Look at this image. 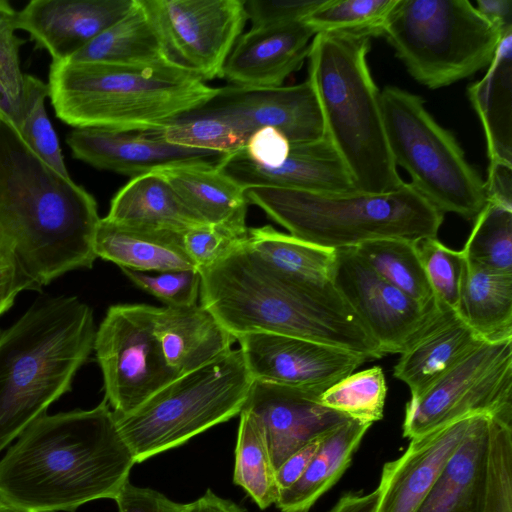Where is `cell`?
I'll return each mask as SVG.
<instances>
[{
    "instance_id": "9c48e42d",
    "label": "cell",
    "mask_w": 512,
    "mask_h": 512,
    "mask_svg": "<svg viewBox=\"0 0 512 512\" xmlns=\"http://www.w3.org/2000/svg\"><path fill=\"white\" fill-rule=\"evenodd\" d=\"M383 35L409 74L430 89L489 66L503 36L468 0H398Z\"/></svg>"
},
{
    "instance_id": "30bf717a",
    "label": "cell",
    "mask_w": 512,
    "mask_h": 512,
    "mask_svg": "<svg viewBox=\"0 0 512 512\" xmlns=\"http://www.w3.org/2000/svg\"><path fill=\"white\" fill-rule=\"evenodd\" d=\"M380 102L395 165L443 214L474 220L488 202L486 185L454 135L437 123L418 95L388 86L380 91Z\"/></svg>"
},
{
    "instance_id": "e0dca14e",
    "label": "cell",
    "mask_w": 512,
    "mask_h": 512,
    "mask_svg": "<svg viewBox=\"0 0 512 512\" xmlns=\"http://www.w3.org/2000/svg\"><path fill=\"white\" fill-rule=\"evenodd\" d=\"M322 392L254 381L242 411L257 422L275 471L294 452L350 418L323 406Z\"/></svg>"
},
{
    "instance_id": "60d3db41",
    "label": "cell",
    "mask_w": 512,
    "mask_h": 512,
    "mask_svg": "<svg viewBox=\"0 0 512 512\" xmlns=\"http://www.w3.org/2000/svg\"><path fill=\"white\" fill-rule=\"evenodd\" d=\"M415 246L436 300L458 312L467 266L462 251L445 246L437 237L422 238Z\"/></svg>"
},
{
    "instance_id": "74e56055",
    "label": "cell",
    "mask_w": 512,
    "mask_h": 512,
    "mask_svg": "<svg viewBox=\"0 0 512 512\" xmlns=\"http://www.w3.org/2000/svg\"><path fill=\"white\" fill-rule=\"evenodd\" d=\"M398 0H326L303 21L316 34L383 35Z\"/></svg>"
},
{
    "instance_id": "f907efd6",
    "label": "cell",
    "mask_w": 512,
    "mask_h": 512,
    "mask_svg": "<svg viewBox=\"0 0 512 512\" xmlns=\"http://www.w3.org/2000/svg\"><path fill=\"white\" fill-rule=\"evenodd\" d=\"M324 436L307 443L279 466L275 473L279 492L292 486L303 475Z\"/></svg>"
},
{
    "instance_id": "277c9868",
    "label": "cell",
    "mask_w": 512,
    "mask_h": 512,
    "mask_svg": "<svg viewBox=\"0 0 512 512\" xmlns=\"http://www.w3.org/2000/svg\"><path fill=\"white\" fill-rule=\"evenodd\" d=\"M95 335L76 297L41 302L0 333V451L71 389Z\"/></svg>"
},
{
    "instance_id": "d6a6232c",
    "label": "cell",
    "mask_w": 512,
    "mask_h": 512,
    "mask_svg": "<svg viewBox=\"0 0 512 512\" xmlns=\"http://www.w3.org/2000/svg\"><path fill=\"white\" fill-rule=\"evenodd\" d=\"M458 313L483 340L512 338V274L467 264Z\"/></svg>"
},
{
    "instance_id": "4316f807",
    "label": "cell",
    "mask_w": 512,
    "mask_h": 512,
    "mask_svg": "<svg viewBox=\"0 0 512 512\" xmlns=\"http://www.w3.org/2000/svg\"><path fill=\"white\" fill-rule=\"evenodd\" d=\"M160 172L203 222L247 236L245 189L217 165H183Z\"/></svg>"
},
{
    "instance_id": "8992f818",
    "label": "cell",
    "mask_w": 512,
    "mask_h": 512,
    "mask_svg": "<svg viewBox=\"0 0 512 512\" xmlns=\"http://www.w3.org/2000/svg\"><path fill=\"white\" fill-rule=\"evenodd\" d=\"M369 49L368 36L316 34L308 53V80L322 111L325 135L357 190L386 193L404 181L389 150L380 91L367 62Z\"/></svg>"
},
{
    "instance_id": "db71d44e",
    "label": "cell",
    "mask_w": 512,
    "mask_h": 512,
    "mask_svg": "<svg viewBox=\"0 0 512 512\" xmlns=\"http://www.w3.org/2000/svg\"><path fill=\"white\" fill-rule=\"evenodd\" d=\"M378 499V489L368 494L349 493L342 496L330 512H375Z\"/></svg>"
},
{
    "instance_id": "b9f144b4",
    "label": "cell",
    "mask_w": 512,
    "mask_h": 512,
    "mask_svg": "<svg viewBox=\"0 0 512 512\" xmlns=\"http://www.w3.org/2000/svg\"><path fill=\"white\" fill-rule=\"evenodd\" d=\"M485 512H512V421L490 417Z\"/></svg>"
},
{
    "instance_id": "ee69618b",
    "label": "cell",
    "mask_w": 512,
    "mask_h": 512,
    "mask_svg": "<svg viewBox=\"0 0 512 512\" xmlns=\"http://www.w3.org/2000/svg\"><path fill=\"white\" fill-rule=\"evenodd\" d=\"M138 288L155 296L165 306H188L196 303L200 293L201 274L197 269L170 270L149 274L121 269Z\"/></svg>"
},
{
    "instance_id": "cb8c5ba5",
    "label": "cell",
    "mask_w": 512,
    "mask_h": 512,
    "mask_svg": "<svg viewBox=\"0 0 512 512\" xmlns=\"http://www.w3.org/2000/svg\"><path fill=\"white\" fill-rule=\"evenodd\" d=\"M490 416L472 417L468 431L415 512H485Z\"/></svg>"
},
{
    "instance_id": "ffe728a7",
    "label": "cell",
    "mask_w": 512,
    "mask_h": 512,
    "mask_svg": "<svg viewBox=\"0 0 512 512\" xmlns=\"http://www.w3.org/2000/svg\"><path fill=\"white\" fill-rule=\"evenodd\" d=\"M135 0H33L17 11L26 31L52 62L66 61L133 8Z\"/></svg>"
},
{
    "instance_id": "8d00e7d4",
    "label": "cell",
    "mask_w": 512,
    "mask_h": 512,
    "mask_svg": "<svg viewBox=\"0 0 512 512\" xmlns=\"http://www.w3.org/2000/svg\"><path fill=\"white\" fill-rule=\"evenodd\" d=\"M387 385L381 367L353 372L319 395L320 403L346 417L372 424L383 418Z\"/></svg>"
},
{
    "instance_id": "d6986e66",
    "label": "cell",
    "mask_w": 512,
    "mask_h": 512,
    "mask_svg": "<svg viewBox=\"0 0 512 512\" xmlns=\"http://www.w3.org/2000/svg\"><path fill=\"white\" fill-rule=\"evenodd\" d=\"M217 168L244 189L267 186L329 194L358 191L326 135L314 141L291 144L288 157L277 167L253 162L243 148L226 155Z\"/></svg>"
},
{
    "instance_id": "9f6ffc18",
    "label": "cell",
    "mask_w": 512,
    "mask_h": 512,
    "mask_svg": "<svg viewBox=\"0 0 512 512\" xmlns=\"http://www.w3.org/2000/svg\"><path fill=\"white\" fill-rule=\"evenodd\" d=\"M17 11L5 0H0V27L14 25ZM16 28V27H15Z\"/></svg>"
},
{
    "instance_id": "8fae6325",
    "label": "cell",
    "mask_w": 512,
    "mask_h": 512,
    "mask_svg": "<svg viewBox=\"0 0 512 512\" xmlns=\"http://www.w3.org/2000/svg\"><path fill=\"white\" fill-rule=\"evenodd\" d=\"M484 414L512 421V338L482 340L405 407L409 440L458 419Z\"/></svg>"
},
{
    "instance_id": "11a10c76",
    "label": "cell",
    "mask_w": 512,
    "mask_h": 512,
    "mask_svg": "<svg viewBox=\"0 0 512 512\" xmlns=\"http://www.w3.org/2000/svg\"><path fill=\"white\" fill-rule=\"evenodd\" d=\"M191 503V512H245V510L235 502L216 495L210 489Z\"/></svg>"
},
{
    "instance_id": "ac0fdd59",
    "label": "cell",
    "mask_w": 512,
    "mask_h": 512,
    "mask_svg": "<svg viewBox=\"0 0 512 512\" xmlns=\"http://www.w3.org/2000/svg\"><path fill=\"white\" fill-rule=\"evenodd\" d=\"M66 142L74 158L133 178L175 166L218 165L228 155L168 143L155 130L75 128Z\"/></svg>"
},
{
    "instance_id": "e575fe53",
    "label": "cell",
    "mask_w": 512,
    "mask_h": 512,
    "mask_svg": "<svg viewBox=\"0 0 512 512\" xmlns=\"http://www.w3.org/2000/svg\"><path fill=\"white\" fill-rule=\"evenodd\" d=\"M276 471L261 429L255 419L241 411L235 448L233 481L260 509L275 504L279 495Z\"/></svg>"
},
{
    "instance_id": "83f0119b",
    "label": "cell",
    "mask_w": 512,
    "mask_h": 512,
    "mask_svg": "<svg viewBox=\"0 0 512 512\" xmlns=\"http://www.w3.org/2000/svg\"><path fill=\"white\" fill-rule=\"evenodd\" d=\"M246 243L288 281L348 306L332 281L335 250L307 243L272 226L248 229Z\"/></svg>"
},
{
    "instance_id": "816d5d0a",
    "label": "cell",
    "mask_w": 512,
    "mask_h": 512,
    "mask_svg": "<svg viewBox=\"0 0 512 512\" xmlns=\"http://www.w3.org/2000/svg\"><path fill=\"white\" fill-rule=\"evenodd\" d=\"M485 185L488 201L512 208V166L489 163Z\"/></svg>"
},
{
    "instance_id": "603a6c76",
    "label": "cell",
    "mask_w": 512,
    "mask_h": 512,
    "mask_svg": "<svg viewBox=\"0 0 512 512\" xmlns=\"http://www.w3.org/2000/svg\"><path fill=\"white\" fill-rule=\"evenodd\" d=\"M154 335L177 376L196 370L231 350L236 338L197 303L154 307Z\"/></svg>"
},
{
    "instance_id": "ab89813d",
    "label": "cell",
    "mask_w": 512,
    "mask_h": 512,
    "mask_svg": "<svg viewBox=\"0 0 512 512\" xmlns=\"http://www.w3.org/2000/svg\"><path fill=\"white\" fill-rule=\"evenodd\" d=\"M48 85L25 74L22 119L18 132L28 147L46 164L65 177H70L59 145L58 136L49 120L45 100Z\"/></svg>"
},
{
    "instance_id": "5b68a950",
    "label": "cell",
    "mask_w": 512,
    "mask_h": 512,
    "mask_svg": "<svg viewBox=\"0 0 512 512\" xmlns=\"http://www.w3.org/2000/svg\"><path fill=\"white\" fill-rule=\"evenodd\" d=\"M49 97L56 116L75 128L158 130L212 99L218 92L169 63L120 66L52 62Z\"/></svg>"
},
{
    "instance_id": "4fadbf2b",
    "label": "cell",
    "mask_w": 512,
    "mask_h": 512,
    "mask_svg": "<svg viewBox=\"0 0 512 512\" xmlns=\"http://www.w3.org/2000/svg\"><path fill=\"white\" fill-rule=\"evenodd\" d=\"M169 64L202 81L223 68L248 19L242 0H140Z\"/></svg>"
},
{
    "instance_id": "bcb514c9",
    "label": "cell",
    "mask_w": 512,
    "mask_h": 512,
    "mask_svg": "<svg viewBox=\"0 0 512 512\" xmlns=\"http://www.w3.org/2000/svg\"><path fill=\"white\" fill-rule=\"evenodd\" d=\"M326 0H248L244 7L252 27L304 20Z\"/></svg>"
},
{
    "instance_id": "7dc6e473",
    "label": "cell",
    "mask_w": 512,
    "mask_h": 512,
    "mask_svg": "<svg viewBox=\"0 0 512 512\" xmlns=\"http://www.w3.org/2000/svg\"><path fill=\"white\" fill-rule=\"evenodd\" d=\"M39 289L24 270L9 241L0 232V315L12 306L21 291Z\"/></svg>"
},
{
    "instance_id": "d590c367",
    "label": "cell",
    "mask_w": 512,
    "mask_h": 512,
    "mask_svg": "<svg viewBox=\"0 0 512 512\" xmlns=\"http://www.w3.org/2000/svg\"><path fill=\"white\" fill-rule=\"evenodd\" d=\"M461 251L468 265L512 274V208L488 201Z\"/></svg>"
},
{
    "instance_id": "d4e9b609",
    "label": "cell",
    "mask_w": 512,
    "mask_h": 512,
    "mask_svg": "<svg viewBox=\"0 0 512 512\" xmlns=\"http://www.w3.org/2000/svg\"><path fill=\"white\" fill-rule=\"evenodd\" d=\"M482 340L457 311L442 305L400 353L394 377L408 386L411 396H416Z\"/></svg>"
},
{
    "instance_id": "f6af8a7d",
    "label": "cell",
    "mask_w": 512,
    "mask_h": 512,
    "mask_svg": "<svg viewBox=\"0 0 512 512\" xmlns=\"http://www.w3.org/2000/svg\"><path fill=\"white\" fill-rule=\"evenodd\" d=\"M182 235L185 250L198 271L223 260L247 238L210 224L192 227Z\"/></svg>"
},
{
    "instance_id": "1f68e13d",
    "label": "cell",
    "mask_w": 512,
    "mask_h": 512,
    "mask_svg": "<svg viewBox=\"0 0 512 512\" xmlns=\"http://www.w3.org/2000/svg\"><path fill=\"white\" fill-rule=\"evenodd\" d=\"M66 61L120 66L168 63L158 33L140 0H135L126 16Z\"/></svg>"
},
{
    "instance_id": "7402d4cb",
    "label": "cell",
    "mask_w": 512,
    "mask_h": 512,
    "mask_svg": "<svg viewBox=\"0 0 512 512\" xmlns=\"http://www.w3.org/2000/svg\"><path fill=\"white\" fill-rule=\"evenodd\" d=\"M314 36L303 20L252 27L236 41L222 77L241 87L282 86L308 57Z\"/></svg>"
},
{
    "instance_id": "681fc988",
    "label": "cell",
    "mask_w": 512,
    "mask_h": 512,
    "mask_svg": "<svg viewBox=\"0 0 512 512\" xmlns=\"http://www.w3.org/2000/svg\"><path fill=\"white\" fill-rule=\"evenodd\" d=\"M291 143L274 128H261L248 138L244 150L255 163L266 167L281 165L289 155Z\"/></svg>"
},
{
    "instance_id": "484cf974",
    "label": "cell",
    "mask_w": 512,
    "mask_h": 512,
    "mask_svg": "<svg viewBox=\"0 0 512 512\" xmlns=\"http://www.w3.org/2000/svg\"><path fill=\"white\" fill-rule=\"evenodd\" d=\"M182 234L128 226L105 217L96 229L94 252L121 269L142 272L197 269L185 250Z\"/></svg>"
},
{
    "instance_id": "3957f363",
    "label": "cell",
    "mask_w": 512,
    "mask_h": 512,
    "mask_svg": "<svg viewBox=\"0 0 512 512\" xmlns=\"http://www.w3.org/2000/svg\"><path fill=\"white\" fill-rule=\"evenodd\" d=\"M246 239L223 260L199 271L201 305L235 338L279 334L339 347L365 361L384 356L348 306L288 281Z\"/></svg>"
},
{
    "instance_id": "f5cc1de1",
    "label": "cell",
    "mask_w": 512,
    "mask_h": 512,
    "mask_svg": "<svg viewBox=\"0 0 512 512\" xmlns=\"http://www.w3.org/2000/svg\"><path fill=\"white\" fill-rule=\"evenodd\" d=\"M477 11L501 34L512 30L511 0H478Z\"/></svg>"
},
{
    "instance_id": "ba28073f",
    "label": "cell",
    "mask_w": 512,
    "mask_h": 512,
    "mask_svg": "<svg viewBox=\"0 0 512 512\" xmlns=\"http://www.w3.org/2000/svg\"><path fill=\"white\" fill-rule=\"evenodd\" d=\"M242 352L231 349L181 375L126 415H115L136 463L176 448L241 413L253 385Z\"/></svg>"
},
{
    "instance_id": "6f0895ef",
    "label": "cell",
    "mask_w": 512,
    "mask_h": 512,
    "mask_svg": "<svg viewBox=\"0 0 512 512\" xmlns=\"http://www.w3.org/2000/svg\"><path fill=\"white\" fill-rule=\"evenodd\" d=\"M0 512H20V511L14 509L13 507L9 506L8 504H6L2 500H0Z\"/></svg>"
},
{
    "instance_id": "f35d334b",
    "label": "cell",
    "mask_w": 512,
    "mask_h": 512,
    "mask_svg": "<svg viewBox=\"0 0 512 512\" xmlns=\"http://www.w3.org/2000/svg\"><path fill=\"white\" fill-rule=\"evenodd\" d=\"M168 143L231 154L243 149L247 135L226 118L188 113L155 130Z\"/></svg>"
},
{
    "instance_id": "7c38bea8",
    "label": "cell",
    "mask_w": 512,
    "mask_h": 512,
    "mask_svg": "<svg viewBox=\"0 0 512 512\" xmlns=\"http://www.w3.org/2000/svg\"><path fill=\"white\" fill-rule=\"evenodd\" d=\"M154 306H111L94 348L104 380L105 400L115 415H126L176 379L154 335Z\"/></svg>"
},
{
    "instance_id": "836d02e7",
    "label": "cell",
    "mask_w": 512,
    "mask_h": 512,
    "mask_svg": "<svg viewBox=\"0 0 512 512\" xmlns=\"http://www.w3.org/2000/svg\"><path fill=\"white\" fill-rule=\"evenodd\" d=\"M353 248L381 278L423 308L433 310L440 305L429 284L415 241L382 238Z\"/></svg>"
},
{
    "instance_id": "c3c4849f",
    "label": "cell",
    "mask_w": 512,
    "mask_h": 512,
    "mask_svg": "<svg viewBox=\"0 0 512 512\" xmlns=\"http://www.w3.org/2000/svg\"><path fill=\"white\" fill-rule=\"evenodd\" d=\"M114 501L118 512H191L192 503H179L164 494L129 481L120 490Z\"/></svg>"
},
{
    "instance_id": "7bdbcfd3",
    "label": "cell",
    "mask_w": 512,
    "mask_h": 512,
    "mask_svg": "<svg viewBox=\"0 0 512 512\" xmlns=\"http://www.w3.org/2000/svg\"><path fill=\"white\" fill-rule=\"evenodd\" d=\"M15 30L14 25L0 27V114L18 130L22 119L25 73L19 59L23 41Z\"/></svg>"
},
{
    "instance_id": "f546056e",
    "label": "cell",
    "mask_w": 512,
    "mask_h": 512,
    "mask_svg": "<svg viewBox=\"0 0 512 512\" xmlns=\"http://www.w3.org/2000/svg\"><path fill=\"white\" fill-rule=\"evenodd\" d=\"M106 218L128 226L177 232L206 224L184 204L160 171L132 178L112 199Z\"/></svg>"
},
{
    "instance_id": "2e32d148",
    "label": "cell",
    "mask_w": 512,
    "mask_h": 512,
    "mask_svg": "<svg viewBox=\"0 0 512 512\" xmlns=\"http://www.w3.org/2000/svg\"><path fill=\"white\" fill-rule=\"evenodd\" d=\"M236 340L254 381L323 392L365 362L348 350L292 336L248 333Z\"/></svg>"
},
{
    "instance_id": "5bb4252c",
    "label": "cell",
    "mask_w": 512,
    "mask_h": 512,
    "mask_svg": "<svg viewBox=\"0 0 512 512\" xmlns=\"http://www.w3.org/2000/svg\"><path fill=\"white\" fill-rule=\"evenodd\" d=\"M332 281L383 355L400 354L442 304L427 310L381 278L354 250H335Z\"/></svg>"
},
{
    "instance_id": "52a82bcc",
    "label": "cell",
    "mask_w": 512,
    "mask_h": 512,
    "mask_svg": "<svg viewBox=\"0 0 512 512\" xmlns=\"http://www.w3.org/2000/svg\"><path fill=\"white\" fill-rule=\"evenodd\" d=\"M245 197L291 236L330 250L382 238L437 237L444 218L406 182L386 193L329 194L255 186L245 188Z\"/></svg>"
},
{
    "instance_id": "4dcf8cb0",
    "label": "cell",
    "mask_w": 512,
    "mask_h": 512,
    "mask_svg": "<svg viewBox=\"0 0 512 512\" xmlns=\"http://www.w3.org/2000/svg\"><path fill=\"white\" fill-rule=\"evenodd\" d=\"M371 425L349 419L327 433L303 475L279 492L275 505L282 512H308L343 475Z\"/></svg>"
},
{
    "instance_id": "f1b7e54d",
    "label": "cell",
    "mask_w": 512,
    "mask_h": 512,
    "mask_svg": "<svg viewBox=\"0 0 512 512\" xmlns=\"http://www.w3.org/2000/svg\"><path fill=\"white\" fill-rule=\"evenodd\" d=\"M467 94L482 123L490 163L512 166V30L503 34L487 72Z\"/></svg>"
},
{
    "instance_id": "6da1fadb",
    "label": "cell",
    "mask_w": 512,
    "mask_h": 512,
    "mask_svg": "<svg viewBox=\"0 0 512 512\" xmlns=\"http://www.w3.org/2000/svg\"><path fill=\"white\" fill-rule=\"evenodd\" d=\"M135 464L105 399L90 410L44 414L0 460V500L20 512H75L114 500Z\"/></svg>"
},
{
    "instance_id": "7a4b0ae2",
    "label": "cell",
    "mask_w": 512,
    "mask_h": 512,
    "mask_svg": "<svg viewBox=\"0 0 512 512\" xmlns=\"http://www.w3.org/2000/svg\"><path fill=\"white\" fill-rule=\"evenodd\" d=\"M100 219L93 196L38 157L0 114V232L40 288L92 267Z\"/></svg>"
},
{
    "instance_id": "44dd1931",
    "label": "cell",
    "mask_w": 512,
    "mask_h": 512,
    "mask_svg": "<svg viewBox=\"0 0 512 512\" xmlns=\"http://www.w3.org/2000/svg\"><path fill=\"white\" fill-rule=\"evenodd\" d=\"M473 416L410 439L399 458L385 463L375 512H415L463 441Z\"/></svg>"
},
{
    "instance_id": "9a60e30c",
    "label": "cell",
    "mask_w": 512,
    "mask_h": 512,
    "mask_svg": "<svg viewBox=\"0 0 512 512\" xmlns=\"http://www.w3.org/2000/svg\"><path fill=\"white\" fill-rule=\"evenodd\" d=\"M191 113L226 118L248 138L261 128L280 131L291 144L325 136L322 111L309 80L293 86L218 88L212 99Z\"/></svg>"
}]
</instances>
